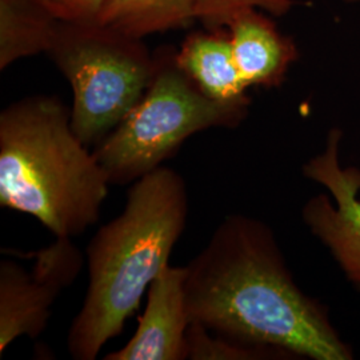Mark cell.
<instances>
[{
	"label": "cell",
	"instance_id": "cell-1",
	"mask_svg": "<svg viewBox=\"0 0 360 360\" xmlns=\"http://www.w3.org/2000/svg\"><path fill=\"white\" fill-rule=\"evenodd\" d=\"M186 267L190 322L290 358L352 359L326 309L296 285L263 221L227 217Z\"/></svg>",
	"mask_w": 360,
	"mask_h": 360
},
{
	"label": "cell",
	"instance_id": "cell-2",
	"mask_svg": "<svg viewBox=\"0 0 360 360\" xmlns=\"http://www.w3.org/2000/svg\"><path fill=\"white\" fill-rule=\"evenodd\" d=\"M188 211L187 184L178 171L162 166L134 181L123 211L87 245L89 287L67 335L72 359H96L123 331L167 267Z\"/></svg>",
	"mask_w": 360,
	"mask_h": 360
},
{
	"label": "cell",
	"instance_id": "cell-3",
	"mask_svg": "<svg viewBox=\"0 0 360 360\" xmlns=\"http://www.w3.org/2000/svg\"><path fill=\"white\" fill-rule=\"evenodd\" d=\"M110 180L55 96H30L0 114V206L31 215L55 238L94 226Z\"/></svg>",
	"mask_w": 360,
	"mask_h": 360
},
{
	"label": "cell",
	"instance_id": "cell-4",
	"mask_svg": "<svg viewBox=\"0 0 360 360\" xmlns=\"http://www.w3.org/2000/svg\"><path fill=\"white\" fill-rule=\"evenodd\" d=\"M155 59L153 82L139 103L92 150L111 184L141 179L162 167L190 136L215 127L235 129L248 112V105L205 95L178 65L175 53Z\"/></svg>",
	"mask_w": 360,
	"mask_h": 360
},
{
	"label": "cell",
	"instance_id": "cell-5",
	"mask_svg": "<svg viewBox=\"0 0 360 360\" xmlns=\"http://www.w3.org/2000/svg\"><path fill=\"white\" fill-rule=\"evenodd\" d=\"M47 53L72 89L71 127L89 148L139 103L156 70L142 39L98 23L60 22Z\"/></svg>",
	"mask_w": 360,
	"mask_h": 360
},
{
	"label": "cell",
	"instance_id": "cell-6",
	"mask_svg": "<svg viewBox=\"0 0 360 360\" xmlns=\"http://www.w3.org/2000/svg\"><path fill=\"white\" fill-rule=\"evenodd\" d=\"M32 257L31 271L11 259L0 262V354L13 340L34 339L46 330L58 296L74 283L84 263L72 238H56Z\"/></svg>",
	"mask_w": 360,
	"mask_h": 360
},
{
	"label": "cell",
	"instance_id": "cell-7",
	"mask_svg": "<svg viewBox=\"0 0 360 360\" xmlns=\"http://www.w3.org/2000/svg\"><path fill=\"white\" fill-rule=\"evenodd\" d=\"M342 132L328 135L326 150L303 167L306 178L323 184L334 196L318 195L303 207V220L311 232L327 245L348 281L360 290V169L342 168L339 146Z\"/></svg>",
	"mask_w": 360,
	"mask_h": 360
},
{
	"label": "cell",
	"instance_id": "cell-8",
	"mask_svg": "<svg viewBox=\"0 0 360 360\" xmlns=\"http://www.w3.org/2000/svg\"><path fill=\"white\" fill-rule=\"evenodd\" d=\"M187 267L169 266L147 291L138 330L104 360H186L190 318L186 304Z\"/></svg>",
	"mask_w": 360,
	"mask_h": 360
},
{
	"label": "cell",
	"instance_id": "cell-9",
	"mask_svg": "<svg viewBox=\"0 0 360 360\" xmlns=\"http://www.w3.org/2000/svg\"><path fill=\"white\" fill-rule=\"evenodd\" d=\"M236 67L247 87H278L297 58L294 41L259 8L236 13L227 26Z\"/></svg>",
	"mask_w": 360,
	"mask_h": 360
},
{
	"label": "cell",
	"instance_id": "cell-10",
	"mask_svg": "<svg viewBox=\"0 0 360 360\" xmlns=\"http://www.w3.org/2000/svg\"><path fill=\"white\" fill-rule=\"evenodd\" d=\"M207 30L184 40L175 60L208 98L227 104L250 105L247 84L232 53L229 32Z\"/></svg>",
	"mask_w": 360,
	"mask_h": 360
},
{
	"label": "cell",
	"instance_id": "cell-11",
	"mask_svg": "<svg viewBox=\"0 0 360 360\" xmlns=\"http://www.w3.org/2000/svg\"><path fill=\"white\" fill-rule=\"evenodd\" d=\"M59 25L41 0H0V70L47 53Z\"/></svg>",
	"mask_w": 360,
	"mask_h": 360
},
{
	"label": "cell",
	"instance_id": "cell-12",
	"mask_svg": "<svg viewBox=\"0 0 360 360\" xmlns=\"http://www.w3.org/2000/svg\"><path fill=\"white\" fill-rule=\"evenodd\" d=\"M198 0H107L95 23L143 39L196 20Z\"/></svg>",
	"mask_w": 360,
	"mask_h": 360
},
{
	"label": "cell",
	"instance_id": "cell-13",
	"mask_svg": "<svg viewBox=\"0 0 360 360\" xmlns=\"http://www.w3.org/2000/svg\"><path fill=\"white\" fill-rule=\"evenodd\" d=\"M290 358L272 348L257 347L212 334L203 326L191 323L187 331V359L245 360Z\"/></svg>",
	"mask_w": 360,
	"mask_h": 360
},
{
	"label": "cell",
	"instance_id": "cell-14",
	"mask_svg": "<svg viewBox=\"0 0 360 360\" xmlns=\"http://www.w3.org/2000/svg\"><path fill=\"white\" fill-rule=\"evenodd\" d=\"M292 4V0H198L196 20L206 30H221L227 28L232 18L245 8H259L281 16L288 13Z\"/></svg>",
	"mask_w": 360,
	"mask_h": 360
},
{
	"label": "cell",
	"instance_id": "cell-15",
	"mask_svg": "<svg viewBox=\"0 0 360 360\" xmlns=\"http://www.w3.org/2000/svg\"><path fill=\"white\" fill-rule=\"evenodd\" d=\"M62 23H95L107 0H41Z\"/></svg>",
	"mask_w": 360,
	"mask_h": 360
},
{
	"label": "cell",
	"instance_id": "cell-16",
	"mask_svg": "<svg viewBox=\"0 0 360 360\" xmlns=\"http://www.w3.org/2000/svg\"><path fill=\"white\" fill-rule=\"evenodd\" d=\"M348 3H360V0H346Z\"/></svg>",
	"mask_w": 360,
	"mask_h": 360
}]
</instances>
